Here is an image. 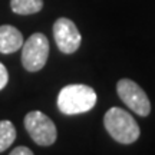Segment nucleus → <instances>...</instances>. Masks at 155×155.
Listing matches in <instances>:
<instances>
[{
  "label": "nucleus",
  "mask_w": 155,
  "mask_h": 155,
  "mask_svg": "<svg viewBox=\"0 0 155 155\" xmlns=\"http://www.w3.org/2000/svg\"><path fill=\"white\" fill-rule=\"evenodd\" d=\"M104 125L108 134L119 144H134L139 138V127L129 112L121 108H111L104 116Z\"/></svg>",
  "instance_id": "obj_2"
},
{
  "label": "nucleus",
  "mask_w": 155,
  "mask_h": 155,
  "mask_svg": "<svg viewBox=\"0 0 155 155\" xmlns=\"http://www.w3.org/2000/svg\"><path fill=\"white\" fill-rule=\"evenodd\" d=\"M96 105V94L88 85L76 83L61 89L58 95V108L65 115H78L91 111Z\"/></svg>",
  "instance_id": "obj_1"
},
{
  "label": "nucleus",
  "mask_w": 155,
  "mask_h": 155,
  "mask_svg": "<svg viewBox=\"0 0 155 155\" xmlns=\"http://www.w3.org/2000/svg\"><path fill=\"white\" fill-rule=\"evenodd\" d=\"M23 35L12 25L0 26V53H15L23 46Z\"/></svg>",
  "instance_id": "obj_7"
},
{
  "label": "nucleus",
  "mask_w": 155,
  "mask_h": 155,
  "mask_svg": "<svg viewBox=\"0 0 155 155\" xmlns=\"http://www.w3.org/2000/svg\"><path fill=\"white\" fill-rule=\"evenodd\" d=\"M10 9L22 16L35 15L43 9V0H10Z\"/></svg>",
  "instance_id": "obj_8"
},
{
  "label": "nucleus",
  "mask_w": 155,
  "mask_h": 155,
  "mask_svg": "<svg viewBox=\"0 0 155 155\" xmlns=\"http://www.w3.org/2000/svg\"><path fill=\"white\" fill-rule=\"evenodd\" d=\"M16 139V128L10 121H0V154L5 152Z\"/></svg>",
  "instance_id": "obj_9"
},
{
  "label": "nucleus",
  "mask_w": 155,
  "mask_h": 155,
  "mask_svg": "<svg viewBox=\"0 0 155 155\" xmlns=\"http://www.w3.org/2000/svg\"><path fill=\"white\" fill-rule=\"evenodd\" d=\"M53 38L58 49L66 55L75 53L82 42V36L76 25L68 17H59L53 23Z\"/></svg>",
  "instance_id": "obj_6"
},
{
  "label": "nucleus",
  "mask_w": 155,
  "mask_h": 155,
  "mask_svg": "<svg viewBox=\"0 0 155 155\" xmlns=\"http://www.w3.org/2000/svg\"><path fill=\"white\" fill-rule=\"evenodd\" d=\"M25 128L35 144L40 147H50L58 138L53 121L40 111H32L25 116Z\"/></svg>",
  "instance_id": "obj_4"
},
{
  "label": "nucleus",
  "mask_w": 155,
  "mask_h": 155,
  "mask_svg": "<svg viewBox=\"0 0 155 155\" xmlns=\"http://www.w3.org/2000/svg\"><path fill=\"white\" fill-rule=\"evenodd\" d=\"M49 58V40L43 33H33L23 42L22 63L28 72H38Z\"/></svg>",
  "instance_id": "obj_3"
},
{
  "label": "nucleus",
  "mask_w": 155,
  "mask_h": 155,
  "mask_svg": "<svg viewBox=\"0 0 155 155\" xmlns=\"http://www.w3.org/2000/svg\"><path fill=\"white\" fill-rule=\"evenodd\" d=\"M118 96L125 105L139 116H148L151 112V104L144 89L131 79H121L116 83Z\"/></svg>",
  "instance_id": "obj_5"
},
{
  "label": "nucleus",
  "mask_w": 155,
  "mask_h": 155,
  "mask_svg": "<svg viewBox=\"0 0 155 155\" xmlns=\"http://www.w3.org/2000/svg\"><path fill=\"white\" fill-rule=\"evenodd\" d=\"M9 155H33V152L28 147H16Z\"/></svg>",
  "instance_id": "obj_11"
},
{
  "label": "nucleus",
  "mask_w": 155,
  "mask_h": 155,
  "mask_svg": "<svg viewBox=\"0 0 155 155\" xmlns=\"http://www.w3.org/2000/svg\"><path fill=\"white\" fill-rule=\"evenodd\" d=\"M9 82V72L3 63H0V91L5 89V86Z\"/></svg>",
  "instance_id": "obj_10"
}]
</instances>
